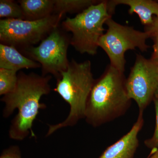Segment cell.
<instances>
[{"mask_svg":"<svg viewBox=\"0 0 158 158\" xmlns=\"http://www.w3.org/2000/svg\"></svg>","mask_w":158,"mask_h":158,"instance_id":"22","label":"cell"},{"mask_svg":"<svg viewBox=\"0 0 158 158\" xmlns=\"http://www.w3.org/2000/svg\"><path fill=\"white\" fill-rule=\"evenodd\" d=\"M51 78V75L20 73L14 90L1 99L5 105L3 112L5 118L9 117L16 109L18 111L9 127V135L11 139L22 141L30 135L35 137L32 127L39 110L46 107L40 100L43 95L50 92Z\"/></svg>","mask_w":158,"mask_h":158,"instance_id":"1","label":"cell"},{"mask_svg":"<svg viewBox=\"0 0 158 158\" xmlns=\"http://www.w3.org/2000/svg\"><path fill=\"white\" fill-rule=\"evenodd\" d=\"M124 73L109 65L95 79L88 97L85 119L94 127L101 126L124 115L132 100L126 87Z\"/></svg>","mask_w":158,"mask_h":158,"instance_id":"2","label":"cell"},{"mask_svg":"<svg viewBox=\"0 0 158 158\" xmlns=\"http://www.w3.org/2000/svg\"><path fill=\"white\" fill-rule=\"evenodd\" d=\"M64 15L53 14L37 20L2 19L0 20V40L2 44L25 49L45 38L53 29L59 26Z\"/></svg>","mask_w":158,"mask_h":158,"instance_id":"6","label":"cell"},{"mask_svg":"<svg viewBox=\"0 0 158 158\" xmlns=\"http://www.w3.org/2000/svg\"><path fill=\"white\" fill-rule=\"evenodd\" d=\"M54 14H62L81 12L89 6L96 4L97 0H54Z\"/></svg>","mask_w":158,"mask_h":158,"instance_id":"13","label":"cell"},{"mask_svg":"<svg viewBox=\"0 0 158 158\" xmlns=\"http://www.w3.org/2000/svg\"><path fill=\"white\" fill-rule=\"evenodd\" d=\"M17 81V72L0 68V95L4 96L13 91Z\"/></svg>","mask_w":158,"mask_h":158,"instance_id":"15","label":"cell"},{"mask_svg":"<svg viewBox=\"0 0 158 158\" xmlns=\"http://www.w3.org/2000/svg\"><path fill=\"white\" fill-rule=\"evenodd\" d=\"M144 32L147 33L150 37H154L158 34V17L154 16L153 22L150 25L144 27Z\"/></svg>","mask_w":158,"mask_h":158,"instance_id":"18","label":"cell"},{"mask_svg":"<svg viewBox=\"0 0 158 158\" xmlns=\"http://www.w3.org/2000/svg\"><path fill=\"white\" fill-rule=\"evenodd\" d=\"M41 67L38 62L23 55L14 47L0 44V68L17 72Z\"/></svg>","mask_w":158,"mask_h":158,"instance_id":"11","label":"cell"},{"mask_svg":"<svg viewBox=\"0 0 158 158\" xmlns=\"http://www.w3.org/2000/svg\"><path fill=\"white\" fill-rule=\"evenodd\" d=\"M0 158H21L19 148L18 146H11L3 151Z\"/></svg>","mask_w":158,"mask_h":158,"instance_id":"17","label":"cell"},{"mask_svg":"<svg viewBox=\"0 0 158 158\" xmlns=\"http://www.w3.org/2000/svg\"><path fill=\"white\" fill-rule=\"evenodd\" d=\"M108 7L111 14L115 12L118 5L129 6L128 13H135L144 27L150 25L153 22V15L158 17V2L153 0H110L108 1Z\"/></svg>","mask_w":158,"mask_h":158,"instance_id":"10","label":"cell"},{"mask_svg":"<svg viewBox=\"0 0 158 158\" xmlns=\"http://www.w3.org/2000/svg\"><path fill=\"white\" fill-rule=\"evenodd\" d=\"M0 17L6 19H24L21 7L18 2L12 0L0 1Z\"/></svg>","mask_w":158,"mask_h":158,"instance_id":"14","label":"cell"},{"mask_svg":"<svg viewBox=\"0 0 158 158\" xmlns=\"http://www.w3.org/2000/svg\"><path fill=\"white\" fill-rule=\"evenodd\" d=\"M108 1H100L73 18L67 17L62 22V28L72 34L70 44L81 54L94 56L98 42L105 31L104 25L112 18Z\"/></svg>","mask_w":158,"mask_h":158,"instance_id":"4","label":"cell"},{"mask_svg":"<svg viewBox=\"0 0 158 158\" xmlns=\"http://www.w3.org/2000/svg\"><path fill=\"white\" fill-rule=\"evenodd\" d=\"M156 113V127L154 132L151 138L146 139L144 141L146 147L152 150L158 148V99L155 98L153 99Z\"/></svg>","mask_w":158,"mask_h":158,"instance_id":"16","label":"cell"},{"mask_svg":"<svg viewBox=\"0 0 158 158\" xmlns=\"http://www.w3.org/2000/svg\"><path fill=\"white\" fill-rule=\"evenodd\" d=\"M106 24L108 29L99 40V47L107 55L110 65L124 73L126 63V52L136 48L143 52H147L149 46L146 44V40L150 38L149 36L144 31L120 24L112 18L108 19Z\"/></svg>","mask_w":158,"mask_h":158,"instance_id":"5","label":"cell"},{"mask_svg":"<svg viewBox=\"0 0 158 158\" xmlns=\"http://www.w3.org/2000/svg\"><path fill=\"white\" fill-rule=\"evenodd\" d=\"M71 37L58 26L53 29L37 46L23 50L30 59L40 64L42 75L54 76L57 80L67 68V51Z\"/></svg>","mask_w":158,"mask_h":158,"instance_id":"7","label":"cell"},{"mask_svg":"<svg viewBox=\"0 0 158 158\" xmlns=\"http://www.w3.org/2000/svg\"><path fill=\"white\" fill-rule=\"evenodd\" d=\"M18 2L25 20H37L54 14V0H20Z\"/></svg>","mask_w":158,"mask_h":158,"instance_id":"12","label":"cell"},{"mask_svg":"<svg viewBox=\"0 0 158 158\" xmlns=\"http://www.w3.org/2000/svg\"><path fill=\"white\" fill-rule=\"evenodd\" d=\"M144 124L143 112H139L137 121L128 132L109 146L98 158H133L139 146L138 135Z\"/></svg>","mask_w":158,"mask_h":158,"instance_id":"9","label":"cell"},{"mask_svg":"<svg viewBox=\"0 0 158 158\" xmlns=\"http://www.w3.org/2000/svg\"><path fill=\"white\" fill-rule=\"evenodd\" d=\"M154 40L153 52L151 57V61L155 65L158 70V34L152 37Z\"/></svg>","mask_w":158,"mask_h":158,"instance_id":"19","label":"cell"},{"mask_svg":"<svg viewBox=\"0 0 158 158\" xmlns=\"http://www.w3.org/2000/svg\"><path fill=\"white\" fill-rule=\"evenodd\" d=\"M129 97L144 112L155 98L158 88V70L150 59L136 54L135 61L126 81Z\"/></svg>","mask_w":158,"mask_h":158,"instance_id":"8","label":"cell"},{"mask_svg":"<svg viewBox=\"0 0 158 158\" xmlns=\"http://www.w3.org/2000/svg\"><path fill=\"white\" fill-rule=\"evenodd\" d=\"M155 98H156L158 99V88L157 90L156 91L155 95Z\"/></svg>","mask_w":158,"mask_h":158,"instance_id":"21","label":"cell"},{"mask_svg":"<svg viewBox=\"0 0 158 158\" xmlns=\"http://www.w3.org/2000/svg\"><path fill=\"white\" fill-rule=\"evenodd\" d=\"M147 158H158V148L156 149L152 150V152L150 155Z\"/></svg>","mask_w":158,"mask_h":158,"instance_id":"20","label":"cell"},{"mask_svg":"<svg viewBox=\"0 0 158 158\" xmlns=\"http://www.w3.org/2000/svg\"><path fill=\"white\" fill-rule=\"evenodd\" d=\"M95 80L90 60L80 63L71 60L68 68L57 80L54 89L69 105L70 111L64 121L49 126L46 137L60 129L74 126L85 118L86 104Z\"/></svg>","mask_w":158,"mask_h":158,"instance_id":"3","label":"cell"}]
</instances>
